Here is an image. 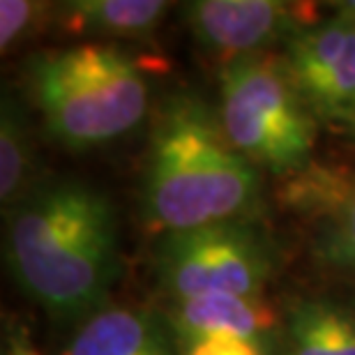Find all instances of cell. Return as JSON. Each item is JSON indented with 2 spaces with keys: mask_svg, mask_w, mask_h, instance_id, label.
Returning <instances> with one entry per match:
<instances>
[{
  "mask_svg": "<svg viewBox=\"0 0 355 355\" xmlns=\"http://www.w3.org/2000/svg\"><path fill=\"white\" fill-rule=\"evenodd\" d=\"M14 279L42 309L88 321L104 309L118 275L116 215L102 191L60 182L33 194L7 224Z\"/></svg>",
  "mask_w": 355,
  "mask_h": 355,
  "instance_id": "cell-1",
  "label": "cell"
},
{
  "mask_svg": "<svg viewBox=\"0 0 355 355\" xmlns=\"http://www.w3.org/2000/svg\"><path fill=\"white\" fill-rule=\"evenodd\" d=\"M259 198V175L219 120L191 97L162 111L148 150L144 212L153 231H189L238 222Z\"/></svg>",
  "mask_w": 355,
  "mask_h": 355,
  "instance_id": "cell-2",
  "label": "cell"
},
{
  "mask_svg": "<svg viewBox=\"0 0 355 355\" xmlns=\"http://www.w3.org/2000/svg\"><path fill=\"white\" fill-rule=\"evenodd\" d=\"M33 99L51 137L86 150L123 137L148 109L141 65L116 46L76 44L28 62Z\"/></svg>",
  "mask_w": 355,
  "mask_h": 355,
  "instance_id": "cell-3",
  "label": "cell"
},
{
  "mask_svg": "<svg viewBox=\"0 0 355 355\" xmlns=\"http://www.w3.org/2000/svg\"><path fill=\"white\" fill-rule=\"evenodd\" d=\"M219 83V125L250 164L284 175L309 166L314 113L291 83L284 60L243 55L226 62Z\"/></svg>",
  "mask_w": 355,
  "mask_h": 355,
  "instance_id": "cell-4",
  "label": "cell"
},
{
  "mask_svg": "<svg viewBox=\"0 0 355 355\" xmlns=\"http://www.w3.org/2000/svg\"><path fill=\"white\" fill-rule=\"evenodd\" d=\"M270 268L263 238L243 222L166 233L157 247L159 282L173 300L203 293L261 295Z\"/></svg>",
  "mask_w": 355,
  "mask_h": 355,
  "instance_id": "cell-5",
  "label": "cell"
},
{
  "mask_svg": "<svg viewBox=\"0 0 355 355\" xmlns=\"http://www.w3.org/2000/svg\"><path fill=\"white\" fill-rule=\"evenodd\" d=\"M284 67L314 116L342 120L355 102V24L335 12L304 28L286 42Z\"/></svg>",
  "mask_w": 355,
  "mask_h": 355,
  "instance_id": "cell-6",
  "label": "cell"
},
{
  "mask_svg": "<svg viewBox=\"0 0 355 355\" xmlns=\"http://www.w3.org/2000/svg\"><path fill=\"white\" fill-rule=\"evenodd\" d=\"M182 17L198 46L226 62L309 28L300 5L282 0H196L184 5Z\"/></svg>",
  "mask_w": 355,
  "mask_h": 355,
  "instance_id": "cell-7",
  "label": "cell"
},
{
  "mask_svg": "<svg viewBox=\"0 0 355 355\" xmlns=\"http://www.w3.org/2000/svg\"><path fill=\"white\" fill-rule=\"evenodd\" d=\"M168 323L180 346L189 351L212 337H236L261 346L277 316L261 295L203 293L173 300Z\"/></svg>",
  "mask_w": 355,
  "mask_h": 355,
  "instance_id": "cell-8",
  "label": "cell"
},
{
  "mask_svg": "<svg viewBox=\"0 0 355 355\" xmlns=\"http://www.w3.org/2000/svg\"><path fill=\"white\" fill-rule=\"evenodd\" d=\"M67 355H173V349L153 316L123 307H104L83 321Z\"/></svg>",
  "mask_w": 355,
  "mask_h": 355,
  "instance_id": "cell-9",
  "label": "cell"
},
{
  "mask_svg": "<svg viewBox=\"0 0 355 355\" xmlns=\"http://www.w3.org/2000/svg\"><path fill=\"white\" fill-rule=\"evenodd\" d=\"M297 196L323 212V257L355 270V178L316 175L297 189Z\"/></svg>",
  "mask_w": 355,
  "mask_h": 355,
  "instance_id": "cell-10",
  "label": "cell"
},
{
  "mask_svg": "<svg viewBox=\"0 0 355 355\" xmlns=\"http://www.w3.org/2000/svg\"><path fill=\"white\" fill-rule=\"evenodd\" d=\"M162 0H74L60 5L62 26L72 33L106 37H146L164 19Z\"/></svg>",
  "mask_w": 355,
  "mask_h": 355,
  "instance_id": "cell-11",
  "label": "cell"
},
{
  "mask_svg": "<svg viewBox=\"0 0 355 355\" xmlns=\"http://www.w3.org/2000/svg\"><path fill=\"white\" fill-rule=\"evenodd\" d=\"M288 355H355V314L325 300L300 302L288 318Z\"/></svg>",
  "mask_w": 355,
  "mask_h": 355,
  "instance_id": "cell-12",
  "label": "cell"
},
{
  "mask_svg": "<svg viewBox=\"0 0 355 355\" xmlns=\"http://www.w3.org/2000/svg\"><path fill=\"white\" fill-rule=\"evenodd\" d=\"M28 166H31V148L28 134L14 104H3L0 120V198L3 203L17 201L26 184Z\"/></svg>",
  "mask_w": 355,
  "mask_h": 355,
  "instance_id": "cell-13",
  "label": "cell"
},
{
  "mask_svg": "<svg viewBox=\"0 0 355 355\" xmlns=\"http://www.w3.org/2000/svg\"><path fill=\"white\" fill-rule=\"evenodd\" d=\"M40 7L42 5L31 3V0H3L0 3V46L3 51H7L14 42L28 33Z\"/></svg>",
  "mask_w": 355,
  "mask_h": 355,
  "instance_id": "cell-14",
  "label": "cell"
},
{
  "mask_svg": "<svg viewBox=\"0 0 355 355\" xmlns=\"http://www.w3.org/2000/svg\"><path fill=\"white\" fill-rule=\"evenodd\" d=\"M187 355H263L261 346L245 342V339L236 337H212L203 339L196 346H191L189 351H184Z\"/></svg>",
  "mask_w": 355,
  "mask_h": 355,
  "instance_id": "cell-15",
  "label": "cell"
},
{
  "mask_svg": "<svg viewBox=\"0 0 355 355\" xmlns=\"http://www.w3.org/2000/svg\"><path fill=\"white\" fill-rule=\"evenodd\" d=\"M3 355H42L24 330H12L5 337Z\"/></svg>",
  "mask_w": 355,
  "mask_h": 355,
  "instance_id": "cell-16",
  "label": "cell"
},
{
  "mask_svg": "<svg viewBox=\"0 0 355 355\" xmlns=\"http://www.w3.org/2000/svg\"><path fill=\"white\" fill-rule=\"evenodd\" d=\"M330 7H335V12L344 14L346 19H351L355 24V3H332Z\"/></svg>",
  "mask_w": 355,
  "mask_h": 355,
  "instance_id": "cell-17",
  "label": "cell"
},
{
  "mask_svg": "<svg viewBox=\"0 0 355 355\" xmlns=\"http://www.w3.org/2000/svg\"><path fill=\"white\" fill-rule=\"evenodd\" d=\"M339 123H344L346 127H349V130L355 132V102L349 106V109H346V113L342 116V120H339Z\"/></svg>",
  "mask_w": 355,
  "mask_h": 355,
  "instance_id": "cell-18",
  "label": "cell"
}]
</instances>
